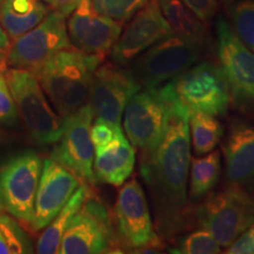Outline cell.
Wrapping results in <instances>:
<instances>
[{
	"instance_id": "obj_25",
	"label": "cell",
	"mask_w": 254,
	"mask_h": 254,
	"mask_svg": "<svg viewBox=\"0 0 254 254\" xmlns=\"http://www.w3.org/2000/svg\"><path fill=\"white\" fill-rule=\"evenodd\" d=\"M148 1L150 0H91V5L97 13L123 24Z\"/></svg>"
},
{
	"instance_id": "obj_37",
	"label": "cell",
	"mask_w": 254,
	"mask_h": 254,
	"mask_svg": "<svg viewBox=\"0 0 254 254\" xmlns=\"http://www.w3.org/2000/svg\"><path fill=\"white\" fill-rule=\"evenodd\" d=\"M220 1L225 2V4H228V2H232V1H233V0H220Z\"/></svg>"
},
{
	"instance_id": "obj_36",
	"label": "cell",
	"mask_w": 254,
	"mask_h": 254,
	"mask_svg": "<svg viewBox=\"0 0 254 254\" xmlns=\"http://www.w3.org/2000/svg\"><path fill=\"white\" fill-rule=\"evenodd\" d=\"M0 254H8V247L1 233H0Z\"/></svg>"
},
{
	"instance_id": "obj_26",
	"label": "cell",
	"mask_w": 254,
	"mask_h": 254,
	"mask_svg": "<svg viewBox=\"0 0 254 254\" xmlns=\"http://www.w3.org/2000/svg\"><path fill=\"white\" fill-rule=\"evenodd\" d=\"M0 233L8 247V254L33 253L32 241L15 218L4 212H0Z\"/></svg>"
},
{
	"instance_id": "obj_1",
	"label": "cell",
	"mask_w": 254,
	"mask_h": 254,
	"mask_svg": "<svg viewBox=\"0 0 254 254\" xmlns=\"http://www.w3.org/2000/svg\"><path fill=\"white\" fill-rule=\"evenodd\" d=\"M190 111L177 101L160 144L141 154L140 176L150 192L158 236L170 240L189 225L187 183L190 164Z\"/></svg>"
},
{
	"instance_id": "obj_29",
	"label": "cell",
	"mask_w": 254,
	"mask_h": 254,
	"mask_svg": "<svg viewBox=\"0 0 254 254\" xmlns=\"http://www.w3.org/2000/svg\"><path fill=\"white\" fill-rule=\"evenodd\" d=\"M18 111L4 75L0 77V125L11 126L17 123Z\"/></svg>"
},
{
	"instance_id": "obj_7",
	"label": "cell",
	"mask_w": 254,
	"mask_h": 254,
	"mask_svg": "<svg viewBox=\"0 0 254 254\" xmlns=\"http://www.w3.org/2000/svg\"><path fill=\"white\" fill-rule=\"evenodd\" d=\"M200 55L201 45L173 34L136 57L128 69L142 88L159 87L195 65Z\"/></svg>"
},
{
	"instance_id": "obj_14",
	"label": "cell",
	"mask_w": 254,
	"mask_h": 254,
	"mask_svg": "<svg viewBox=\"0 0 254 254\" xmlns=\"http://www.w3.org/2000/svg\"><path fill=\"white\" fill-rule=\"evenodd\" d=\"M113 236L105 206L91 194L72 218L60 243L62 254L106 253L112 249Z\"/></svg>"
},
{
	"instance_id": "obj_20",
	"label": "cell",
	"mask_w": 254,
	"mask_h": 254,
	"mask_svg": "<svg viewBox=\"0 0 254 254\" xmlns=\"http://www.w3.org/2000/svg\"><path fill=\"white\" fill-rule=\"evenodd\" d=\"M49 8L43 0H4L0 5V25L15 40L44 20Z\"/></svg>"
},
{
	"instance_id": "obj_35",
	"label": "cell",
	"mask_w": 254,
	"mask_h": 254,
	"mask_svg": "<svg viewBox=\"0 0 254 254\" xmlns=\"http://www.w3.org/2000/svg\"><path fill=\"white\" fill-rule=\"evenodd\" d=\"M7 68H8L7 58H6V56H4V53L0 52V77L4 75V73L6 72V69Z\"/></svg>"
},
{
	"instance_id": "obj_19",
	"label": "cell",
	"mask_w": 254,
	"mask_h": 254,
	"mask_svg": "<svg viewBox=\"0 0 254 254\" xmlns=\"http://www.w3.org/2000/svg\"><path fill=\"white\" fill-rule=\"evenodd\" d=\"M95 182L119 187L131 177L135 165V147L119 129L109 144L94 148Z\"/></svg>"
},
{
	"instance_id": "obj_17",
	"label": "cell",
	"mask_w": 254,
	"mask_h": 254,
	"mask_svg": "<svg viewBox=\"0 0 254 254\" xmlns=\"http://www.w3.org/2000/svg\"><path fill=\"white\" fill-rule=\"evenodd\" d=\"M80 179L52 158L45 159L36 196L33 231L44 230L62 211L73 193L81 185Z\"/></svg>"
},
{
	"instance_id": "obj_27",
	"label": "cell",
	"mask_w": 254,
	"mask_h": 254,
	"mask_svg": "<svg viewBox=\"0 0 254 254\" xmlns=\"http://www.w3.org/2000/svg\"><path fill=\"white\" fill-rule=\"evenodd\" d=\"M232 20L237 36L254 52V0H240L232 7Z\"/></svg>"
},
{
	"instance_id": "obj_2",
	"label": "cell",
	"mask_w": 254,
	"mask_h": 254,
	"mask_svg": "<svg viewBox=\"0 0 254 254\" xmlns=\"http://www.w3.org/2000/svg\"><path fill=\"white\" fill-rule=\"evenodd\" d=\"M101 60L68 47L53 56L38 78L53 109L63 119L88 104L93 74Z\"/></svg>"
},
{
	"instance_id": "obj_34",
	"label": "cell",
	"mask_w": 254,
	"mask_h": 254,
	"mask_svg": "<svg viewBox=\"0 0 254 254\" xmlns=\"http://www.w3.org/2000/svg\"><path fill=\"white\" fill-rule=\"evenodd\" d=\"M9 40L11 39H9L7 33H6L4 28L0 25V52L5 53L9 49V46H11V41Z\"/></svg>"
},
{
	"instance_id": "obj_6",
	"label": "cell",
	"mask_w": 254,
	"mask_h": 254,
	"mask_svg": "<svg viewBox=\"0 0 254 254\" xmlns=\"http://www.w3.org/2000/svg\"><path fill=\"white\" fill-rule=\"evenodd\" d=\"M174 99L190 112L224 116L230 109L231 93L224 73L212 63H196L166 82Z\"/></svg>"
},
{
	"instance_id": "obj_28",
	"label": "cell",
	"mask_w": 254,
	"mask_h": 254,
	"mask_svg": "<svg viewBox=\"0 0 254 254\" xmlns=\"http://www.w3.org/2000/svg\"><path fill=\"white\" fill-rule=\"evenodd\" d=\"M220 244L215 240L213 234L205 228L192 232L180 243L174 253L180 254H215L220 253Z\"/></svg>"
},
{
	"instance_id": "obj_3",
	"label": "cell",
	"mask_w": 254,
	"mask_h": 254,
	"mask_svg": "<svg viewBox=\"0 0 254 254\" xmlns=\"http://www.w3.org/2000/svg\"><path fill=\"white\" fill-rule=\"evenodd\" d=\"M4 77L17 106L18 117L36 145H53L63 131V118L53 110L36 73L9 67Z\"/></svg>"
},
{
	"instance_id": "obj_15",
	"label": "cell",
	"mask_w": 254,
	"mask_h": 254,
	"mask_svg": "<svg viewBox=\"0 0 254 254\" xmlns=\"http://www.w3.org/2000/svg\"><path fill=\"white\" fill-rule=\"evenodd\" d=\"M171 36L173 31L161 12L159 0H150L122 31L110 53L111 59L118 65L128 66L142 52Z\"/></svg>"
},
{
	"instance_id": "obj_12",
	"label": "cell",
	"mask_w": 254,
	"mask_h": 254,
	"mask_svg": "<svg viewBox=\"0 0 254 254\" xmlns=\"http://www.w3.org/2000/svg\"><path fill=\"white\" fill-rule=\"evenodd\" d=\"M114 219L120 240L129 249H159L161 239L152 221L147 196L135 178L124 184L114 205Z\"/></svg>"
},
{
	"instance_id": "obj_5",
	"label": "cell",
	"mask_w": 254,
	"mask_h": 254,
	"mask_svg": "<svg viewBox=\"0 0 254 254\" xmlns=\"http://www.w3.org/2000/svg\"><path fill=\"white\" fill-rule=\"evenodd\" d=\"M196 219L221 247H230L254 224V199L244 187L230 184L219 192L208 193L196 211Z\"/></svg>"
},
{
	"instance_id": "obj_23",
	"label": "cell",
	"mask_w": 254,
	"mask_h": 254,
	"mask_svg": "<svg viewBox=\"0 0 254 254\" xmlns=\"http://www.w3.org/2000/svg\"><path fill=\"white\" fill-rule=\"evenodd\" d=\"M221 172V155L211 151L204 157L194 158L190 164V194L193 199L207 195L217 185Z\"/></svg>"
},
{
	"instance_id": "obj_24",
	"label": "cell",
	"mask_w": 254,
	"mask_h": 254,
	"mask_svg": "<svg viewBox=\"0 0 254 254\" xmlns=\"http://www.w3.org/2000/svg\"><path fill=\"white\" fill-rule=\"evenodd\" d=\"M190 134L196 155L213 151L224 135V128L214 116L202 112H190Z\"/></svg>"
},
{
	"instance_id": "obj_22",
	"label": "cell",
	"mask_w": 254,
	"mask_h": 254,
	"mask_svg": "<svg viewBox=\"0 0 254 254\" xmlns=\"http://www.w3.org/2000/svg\"><path fill=\"white\" fill-rule=\"evenodd\" d=\"M161 12L174 36L201 45L206 38L204 24L182 0H159Z\"/></svg>"
},
{
	"instance_id": "obj_33",
	"label": "cell",
	"mask_w": 254,
	"mask_h": 254,
	"mask_svg": "<svg viewBox=\"0 0 254 254\" xmlns=\"http://www.w3.org/2000/svg\"><path fill=\"white\" fill-rule=\"evenodd\" d=\"M43 1L46 2V5H49L53 11L67 17L77 8L82 0H43Z\"/></svg>"
},
{
	"instance_id": "obj_32",
	"label": "cell",
	"mask_w": 254,
	"mask_h": 254,
	"mask_svg": "<svg viewBox=\"0 0 254 254\" xmlns=\"http://www.w3.org/2000/svg\"><path fill=\"white\" fill-rule=\"evenodd\" d=\"M227 249L228 254H254V224Z\"/></svg>"
},
{
	"instance_id": "obj_13",
	"label": "cell",
	"mask_w": 254,
	"mask_h": 254,
	"mask_svg": "<svg viewBox=\"0 0 254 254\" xmlns=\"http://www.w3.org/2000/svg\"><path fill=\"white\" fill-rule=\"evenodd\" d=\"M141 88L128 68L113 62L101 63L93 74L88 105L95 119L122 127L127 104Z\"/></svg>"
},
{
	"instance_id": "obj_8",
	"label": "cell",
	"mask_w": 254,
	"mask_h": 254,
	"mask_svg": "<svg viewBox=\"0 0 254 254\" xmlns=\"http://www.w3.org/2000/svg\"><path fill=\"white\" fill-rule=\"evenodd\" d=\"M219 67L231 93V105L254 116V52L234 33L224 18L215 24Z\"/></svg>"
},
{
	"instance_id": "obj_9",
	"label": "cell",
	"mask_w": 254,
	"mask_h": 254,
	"mask_svg": "<svg viewBox=\"0 0 254 254\" xmlns=\"http://www.w3.org/2000/svg\"><path fill=\"white\" fill-rule=\"evenodd\" d=\"M43 164L37 152L25 151L0 167V212L31 224Z\"/></svg>"
},
{
	"instance_id": "obj_10",
	"label": "cell",
	"mask_w": 254,
	"mask_h": 254,
	"mask_svg": "<svg viewBox=\"0 0 254 254\" xmlns=\"http://www.w3.org/2000/svg\"><path fill=\"white\" fill-rule=\"evenodd\" d=\"M65 18L53 11L36 27L17 38L6 56L8 67L27 69L38 75L53 56L72 47Z\"/></svg>"
},
{
	"instance_id": "obj_4",
	"label": "cell",
	"mask_w": 254,
	"mask_h": 254,
	"mask_svg": "<svg viewBox=\"0 0 254 254\" xmlns=\"http://www.w3.org/2000/svg\"><path fill=\"white\" fill-rule=\"evenodd\" d=\"M176 106L177 100L167 84L141 88L128 101L124 111V129L141 154L150 153L163 140Z\"/></svg>"
},
{
	"instance_id": "obj_16",
	"label": "cell",
	"mask_w": 254,
	"mask_h": 254,
	"mask_svg": "<svg viewBox=\"0 0 254 254\" xmlns=\"http://www.w3.org/2000/svg\"><path fill=\"white\" fill-rule=\"evenodd\" d=\"M123 31V24L94 11L91 0H82L69 14L67 33L71 45L104 62Z\"/></svg>"
},
{
	"instance_id": "obj_38",
	"label": "cell",
	"mask_w": 254,
	"mask_h": 254,
	"mask_svg": "<svg viewBox=\"0 0 254 254\" xmlns=\"http://www.w3.org/2000/svg\"><path fill=\"white\" fill-rule=\"evenodd\" d=\"M2 1H4V0H0V5H1V2H2Z\"/></svg>"
},
{
	"instance_id": "obj_11",
	"label": "cell",
	"mask_w": 254,
	"mask_h": 254,
	"mask_svg": "<svg viewBox=\"0 0 254 254\" xmlns=\"http://www.w3.org/2000/svg\"><path fill=\"white\" fill-rule=\"evenodd\" d=\"M94 119L88 104L63 119V131L51 151V158L77 176L81 183H95L93 163L94 145L91 138V126Z\"/></svg>"
},
{
	"instance_id": "obj_31",
	"label": "cell",
	"mask_w": 254,
	"mask_h": 254,
	"mask_svg": "<svg viewBox=\"0 0 254 254\" xmlns=\"http://www.w3.org/2000/svg\"><path fill=\"white\" fill-rule=\"evenodd\" d=\"M190 9L194 12L202 23L211 20L218 8L217 0H182Z\"/></svg>"
},
{
	"instance_id": "obj_30",
	"label": "cell",
	"mask_w": 254,
	"mask_h": 254,
	"mask_svg": "<svg viewBox=\"0 0 254 254\" xmlns=\"http://www.w3.org/2000/svg\"><path fill=\"white\" fill-rule=\"evenodd\" d=\"M123 129L122 127H114L104 120L95 119V123L91 126V138L94 148L107 145L116 136L117 132Z\"/></svg>"
},
{
	"instance_id": "obj_18",
	"label": "cell",
	"mask_w": 254,
	"mask_h": 254,
	"mask_svg": "<svg viewBox=\"0 0 254 254\" xmlns=\"http://www.w3.org/2000/svg\"><path fill=\"white\" fill-rule=\"evenodd\" d=\"M225 171L228 183L241 187L254 183V126L245 122L232 124L224 144Z\"/></svg>"
},
{
	"instance_id": "obj_21",
	"label": "cell",
	"mask_w": 254,
	"mask_h": 254,
	"mask_svg": "<svg viewBox=\"0 0 254 254\" xmlns=\"http://www.w3.org/2000/svg\"><path fill=\"white\" fill-rule=\"evenodd\" d=\"M90 185L82 183L77 190L66 202L62 211L52 219V221L45 227V231L41 233L37 244V253L39 254H53L59 253L60 243L66 228L71 222L72 218L78 213L79 209L86 201V199L92 194Z\"/></svg>"
}]
</instances>
